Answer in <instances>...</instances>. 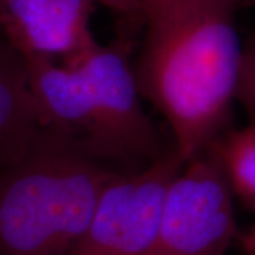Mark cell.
Here are the masks:
<instances>
[{
    "label": "cell",
    "mask_w": 255,
    "mask_h": 255,
    "mask_svg": "<svg viewBox=\"0 0 255 255\" xmlns=\"http://www.w3.org/2000/svg\"><path fill=\"white\" fill-rule=\"evenodd\" d=\"M236 3H214L146 23L135 67L139 91L163 117L186 163L214 143L237 100L243 47Z\"/></svg>",
    "instance_id": "obj_1"
},
{
    "label": "cell",
    "mask_w": 255,
    "mask_h": 255,
    "mask_svg": "<svg viewBox=\"0 0 255 255\" xmlns=\"http://www.w3.org/2000/svg\"><path fill=\"white\" fill-rule=\"evenodd\" d=\"M121 173L43 128L0 169V255H68L108 183Z\"/></svg>",
    "instance_id": "obj_2"
},
{
    "label": "cell",
    "mask_w": 255,
    "mask_h": 255,
    "mask_svg": "<svg viewBox=\"0 0 255 255\" xmlns=\"http://www.w3.org/2000/svg\"><path fill=\"white\" fill-rule=\"evenodd\" d=\"M70 65L81 71L91 95L97 162L112 169V164H150L169 152L143 108L135 67L124 40L97 43Z\"/></svg>",
    "instance_id": "obj_3"
},
{
    "label": "cell",
    "mask_w": 255,
    "mask_h": 255,
    "mask_svg": "<svg viewBox=\"0 0 255 255\" xmlns=\"http://www.w3.org/2000/svg\"><path fill=\"white\" fill-rule=\"evenodd\" d=\"M237 237L234 194L216 140L172 180L146 255H226Z\"/></svg>",
    "instance_id": "obj_4"
},
{
    "label": "cell",
    "mask_w": 255,
    "mask_h": 255,
    "mask_svg": "<svg viewBox=\"0 0 255 255\" xmlns=\"http://www.w3.org/2000/svg\"><path fill=\"white\" fill-rule=\"evenodd\" d=\"M183 166L172 147L136 172L117 174L68 255H146L155 240L166 191Z\"/></svg>",
    "instance_id": "obj_5"
},
{
    "label": "cell",
    "mask_w": 255,
    "mask_h": 255,
    "mask_svg": "<svg viewBox=\"0 0 255 255\" xmlns=\"http://www.w3.org/2000/svg\"><path fill=\"white\" fill-rule=\"evenodd\" d=\"M94 0H0V31L23 58L70 65L98 41L91 28Z\"/></svg>",
    "instance_id": "obj_6"
},
{
    "label": "cell",
    "mask_w": 255,
    "mask_h": 255,
    "mask_svg": "<svg viewBox=\"0 0 255 255\" xmlns=\"http://www.w3.org/2000/svg\"><path fill=\"white\" fill-rule=\"evenodd\" d=\"M24 63L43 128L78 153L97 160L95 115L81 71L46 57L24 58Z\"/></svg>",
    "instance_id": "obj_7"
},
{
    "label": "cell",
    "mask_w": 255,
    "mask_h": 255,
    "mask_svg": "<svg viewBox=\"0 0 255 255\" xmlns=\"http://www.w3.org/2000/svg\"><path fill=\"white\" fill-rule=\"evenodd\" d=\"M41 130L24 58L0 37V169L24 155Z\"/></svg>",
    "instance_id": "obj_8"
},
{
    "label": "cell",
    "mask_w": 255,
    "mask_h": 255,
    "mask_svg": "<svg viewBox=\"0 0 255 255\" xmlns=\"http://www.w3.org/2000/svg\"><path fill=\"white\" fill-rule=\"evenodd\" d=\"M217 146L233 194L255 213V124L223 133Z\"/></svg>",
    "instance_id": "obj_9"
},
{
    "label": "cell",
    "mask_w": 255,
    "mask_h": 255,
    "mask_svg": "<svg viewBox=\"0 0 255 255\" xmlns=\"http://www.w3.org/2000/svg\"><path fill=\"white\" fill-rule=\"evenodd\" d=\"M237 100L248 112L251 124H255V34L250 37L243 47Z\"/></svg>",
    "instance_id": "obj_10"
},
{
    "label": "cell",
    "mask_w": 255,
    "mask_h": 255,
    "mask_svg": "<svg viewBox=\"0 0 255 255\" xmlns=\"http://www.w3.org/2000/svg\"><path fill=\"white\" fill-rule=\"evenodd\" d=\"M241 0H146L143 9V26L149 21L157 18L167 17L176 13H182L214 3H236L240 4Z\"/></svg>",
    "instance_id": "obj_11"
},
{
    "label": "cell",
    "mask_w": 255,
    "mask_h": 255,
    "mask_svg": "<svg viewBox=\"0 0 255 255\" xmlns=\"http://www.w3.org/2000/svg\"><path fill=\"white\" fill-rule=\"evenodd\" d=\"M95 4H101L118 14L119 17L129 21H140L143 24V9L146 0H94Z\"/></svg>",
    "instance_id": "obj_12"
},
{
    "label": "cell",
    "mask_w": 255,
    "mask_h": 255,
    "mask_svg": "<svg viewBox=\"0 0 255 255\" xmlns=\"http://www.w3.org/2000/svg\"><path fill=\"white\" fill-rule=\"evenodd\" d=\"M240 243L246 255H255V224L240 236Z\"/></svg>",
    "instance_id": "obj_13"
},
{
    "label": "cell",
    "mask_w": 255,
    "mask_h": 255,
    "mask_svg": "<svg viewBox=\"0 0 255 255\" xmlns=\"http://www.w3.org/2000/svg\"><path fill=\"white\" fill-rule=\"evenodd\" d=\"M0 37H3V36H1V31H0Z\"/></svg>",
    "instance_id": "obj_14"
}]
</instances>
